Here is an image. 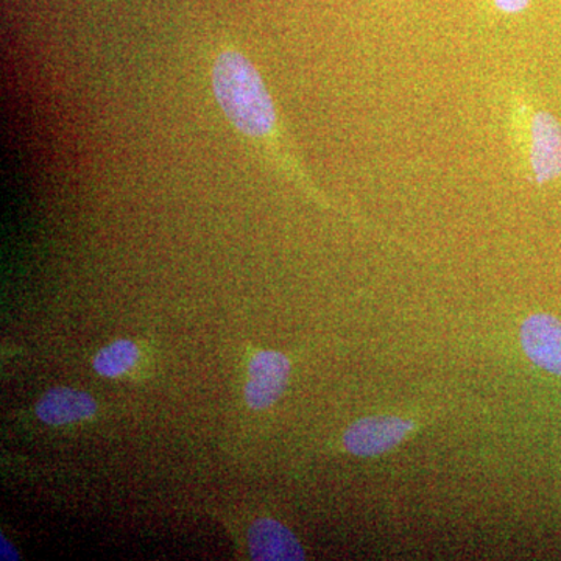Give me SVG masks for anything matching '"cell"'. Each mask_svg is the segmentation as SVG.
I'll list each match as a JSON object with an SVG mask.
<instances>
[{"mask_svg": "<svg viewBox=\"0 0 561 561\" xmlns=\"http://www.w3.org/2000/svg\"><path fill=\"white\" fill-rule=\"evenodd\" d=\"M217 101L228 119L249 136H265L275 127V106L260 72L242 54L227 50L213 69Z\"/></svg>", "mask_w": 561, "mask_h": 561, "instance_id": "obj_1", "label": "cell"}, {"mask_svg": "<svg viewBox=\"0 0 561 561\" xmlns=\"http://www.w3.org/2000/svg\"><path fill=\"white\" fill-rule=\"evenodd\" d=\"M526 160L531 180L548 184L561 179V124L546 110H527L524 122Z\"/></svg>", "mask_w": 561, "mask_h": 561, "instance_id": "obj_2", "label": "cell"}, {"mask_svg": "<svg viewBox=\"0 0 561 561\" xmlns=\"http://www.w3.org/2000/svg\"><path fill=\"white\" fill-rule=\"evenodd\" d=\"M415 427L413 421L398 416H370L351 424L343 435L346 451L354 456H379L400 445Z\"/></svg>", "mask_w": 561, "mask_h": 561, "instance_id": "obj_3", "label": "cell"}, {"mask_svg": "<svg viewBox=\"0 0 561 561\" xmlns=\"http://www.w3.org/2000/svg\"><path fill=\"white\" fill-rule=\"evenodd\" d=\"M290 362L278 351H260L249 365L245 402L254 411H264L279 400L289 381Z\"/></svg>", "mask_w": 561, "mask_h": 561, "instance_id": "obj_4", "label": "cell"}, {"mask_svg": "<svg viewBox=\"0 0 561 561\" xmlns=\"http://www.w3.org/2000/svg\"><path fill=\"white\" fill-rule=\"evenodd\" d=\"M524 353L542 370L561 376V321L549 313H535L522 327Z\"/></svg>", "mask_w": 561, "mask_h": 561, "instance_id": "obj_5", "label": "cell"}, {"mask_svg": "<svg viewBox=\"0 0 561 561\" xmlns=\"http://www.w3.org/2000/svg\"><path fill=\"white\" fill-rule=\"evenodd\" d=\"M250 553L254 560H305L300 541L275 519H257L249 531Z\"/></svg>", "mask_w": 561, "mask_h": 561, "instance_id": "obj_6", "label": "cell"}, {"mask_svg": "<svg viewBox=\"0 0 561 561\" xmlns=\"http://www.w3.org/2000/svg\"><path fill=\"white\" fill-rule=\"evenodd\" d=\"M98 412V402L87 391L57 387L41 398L36 404V415L50 426L77 423L88 420Z\"/></svg>", "mask_w": 561, "mask_h": 561, "instance_id": "obj_7", "label": "cell"}, {"mask_svg": "<svg viewBox=\"0 0 561 561\" xmlns=\"http://www.w3.org/2000/svg\"><path fill=\"white\" fill-rule=\"evenodd\" d=\"M139 360V348L131 341H116L99 351L94 357V370L103 378H119L135 367Z\"/></svg>", "mask_w": 561, "mask_h": 561, "instance_id": "obj_8", "label": "cell"}, {"mask_svg": "<svg viewBox=\"0 0 561 561\" xmlns=\"http://www.w3.org/2000/svg\"><path fill=\"white\" fill-rule=\"evenodd\" d=\"M531 0H494V5L502 13L516 14L522 13L530 5Z\"/></svg>", "mask_w": 561, "mask_h": 561, "instance_id": "obj_9", "label": "cell"}, {"mask_svg": "<svg viewBox=\"0 0 561 561\" xmlns=\"http://www.w3.org/2000/svg\"><path fill=\"white\" fill-rule=\"evenodd\" d=\"M2 546L7 548V556L3 557V560H18V552L11 548V542L9 540L5 541V538L2 537Z\"/></svg>", "mask_w": 561, "mask_h": 561, "instance_id": "obj_10", "label": "cell"}]
</instances>
